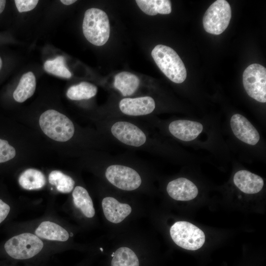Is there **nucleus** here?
I'll use <instances>...</instances> for the list:
<instances>
[{
    "label": "nucleus",
    "instance_id": "obj_1",
    "mask_svg": "<svg viewBox=\"0 0 266 266\" xmlns=\"http://www.w3.org/2000/svg\"><path fill=\"white\" fill-rule=\"evenodd\" d=\"M94 161L104 178L112 185L126 191H133L142 185V161L126 155H112L106 151L96 155Z\"/></svg>",
    "mask_w": 266,
    "mask_h": 266
},
{
    "label": "nucleus",
    "instance_id": "obj_2",
    "mask_svg": "<svg viewBox=\"0 0 266 266\" xmlns=\"http://www.w3.org/2000/svg\"><path fill=\"white\" fill-rule=\"evenodd\" d=\"M39 124L47 136L57 141H67L76 133L73 122L65 115L54 109L44 112L39 117Z\"/></svg>",
    "mask_w": 266,
    "mask_h": 266
},
{
    "label": "nucleus",
    "instance_id": "obj_3",
    "mask_svg": "<svg viewBox=\"0 0 266 266\" xmlns=\"http://www.w3.org/2000/svg\"><path fill=\"white\" fill-rule=\"evenodd\" d=\"M151 55L158 67L169 80L177 84L185 81L187 76L185 66L173 49L159 44L152 50Z\"/></svg>",
    "mask_w": 266,
    "mask_h": 266
},
{
    "label": "nucleus",
    "instance_id": "obj_4",
    "mask_svg": "<svg viewBox=\"0 0 266 266\" xmlns=\"http://www.w3.org/2000/svg\"><path fill=\"white\" fill-rule=\"evenodd\" d=\"M82 29L83 34L92 44L102 46L105 44L110 35V25L108 16L103 10L92 8L84 14Z\"/></svg>",
    "mask_w": 266,
    "mask_h": 266
},
{
    "label": "nucleus",
    "instance_id": "obj_5",
    "mask_svg": "<svg viewBox=\"0 0 266 266\" xmlns=\"http://www.w3.org/2000/svg\"><path fill=\"white\" fill-rule=\"evenodd\" d=\"M4 249L11 257L17 260H25L33 257L42 249L43 243L36 235L25 233L8 239Z\"/></svg>",
    "mask_w": 266,
    "mask_h": 266
},
{
    "label": "nucleus",
    "instance_id": "obj_6",
    "mask_svg": "<svg viewBox=\"0 0 266 266\" xmlns=\"http://www.w3.org/2000/svg\"><path fill=\"white\" fill-rule=\"evenodd\" d=\"M169 232L174 243L187 250H198L203 246L205 242L204 233L188 222H175L171 227Z\"/></svg>",
    "mask_w": 266,
    "mask_h": 266
},
{
    "label": "nucleus",
    "instance_id": "obj_7",
    "mask_svg": "<svg viewBox=\"0 0 266 266\" xmlns=\"http://www.w3.org/2000/svg\"><path fill=\"white\" fill-rule=\"evenodd\" d=\"M231 17L232 10L228 2L225 0H216L203 16V28L209 33L220 34L228 27Z\"/></svg>",
    "mask_w": 266,
    "mask_h": 266
},
{
    "label": "nucleus",
    "instance_id": "obj_8",
    "mask_svg": "<svg viewBox=\"0 0 266 266\" xmlns=\"http://www.w3.org/2000/svg\"><path fill=\"white\" fill-rule=\"evenodd\" d=\"M243 84L247 94L260 102H266V69L263 66L249 65L243 73Z\"/></svg>",
    "mask_w": 266,
    "mask_h": 266
},
{
    "label": "nucleus",
    "instance_id": "obj_9",
    "mask_svg": "<svg viewBox=\"0 0 266 266\" xmlns=\"http://www.w3.org/2000/svg\"><path fill=\"white\" fill-rule=\"evenodd\" d=\"M230 125L233 134L240 140L252 145L259 142L260 136L258 132L242 115H233L231 118Z\"/></svg>",
    "mask_w": 266,
    "mask_h": 266
},
{
    "label": "nucleus",
    "instance_id": "obj_10",
    "mask_svg": "<svg viewBox=\"0 0 266 266\" xmlns=\"http://www.w3.org/2000/svg\"><path fill=\"white\" fill-rule=\"evenodd\" d=\"M169 134L182 141H189L196 139L203 127L198 122L187 120H176L170 122L167 126Z\"/></svg>",
    "mask_w": 266,
    "mask_h": 266
},
{
    "label": "nucleus",
    "instance_id": "obj_11",
    "mask_svg": "<svg viewBox=\"0 0 266 266\" xmlns=\"http://www.w3.org/2000/svg\"><path fill=\"white\" fill-rule=\"evenodd\" d=\"M166 190L168 195L176 200H190L195 199L198 194V189L196 185L184 177L169 181Z\"/></svg>",
    "mask_w": 266,
    "mask_h": 266
},
{
    "label": "nucleus",
    "instance_id": "obj_12",
    "mask_svg": "<svg viewBox=\"0 0 266 266\" xmlns=\"http://www.w3.org/2000/svg\"><path fill=\"white\" fill-rule=\"evenodd\" d=\"M102 207L106 219L115 224L121 222L132 212V208L129 204L121 203L112 197L103 199Z\"/></svg>",
    "mask_w": 266,
    "mask_h": 266
},
{
    "label": "nucleus",
    "instance_id": "obj_13",
    "mask_svg": "<svg viewBox=\"0 0 266 266\" xmlns=\"http://www.w3.org/2000/svg\"><path fill=\"white\" fill-rule=\"evenodd\" d=\"M235 185L242 192L253 194L259 192L264 186V180L260 176L248 170H240L233 176Z\"/></svg>",
    "mask_w": 266,
    "mask_h": 266
},
{
    "label": "nucleus",
    "instance_id": "obj_14",
    "mask_svg": "<svg viewBox=\"0 0 266 266\" xmlns=\"http://www.w3.org/2000/svg\"><path fill=\"white\" fill-rule=\"evenodd\" d=\"M38 237L50 240L66 241L69 238L68 232L62 227L54 222H42L35 231Z\"/></svg>",
    "mask_w": 266,
    "mask_h": 266
},
{
    "label": "nucleus",
    "instance_id": "obj_15",
    "mask_svg": "<svg viewBox=\"0 0 266 266\" xmlns=\"http://www.w3.org/2000/svg\"><path fill=\"white\" fill-rule=\"evenodd\" d=\"M139 84L140 80L136 75L124 71L115 75L113 86L123 97H129L136 92Z\"/></svg>",
    "mask_w": 266,
    "mask_h": 266
},
{
    "label": "nucleus",
    "instance_id": "obj_16",
    "mask_svg": "<svg viewBox=\"0 0 266 266\" xmlns=\"http://www.w3.org/2000/svg\"><path fill=\"white\" fill-rule=\"evenodd\" d=\"M35 88L36 79L34 74L31 71L25 73L22 76L13 92V98L18 102H23L33 95Z\"/></svg>",
    "mask_w": 266,
    "mask_h": 266
},
{
    "label": "nucleus",
    "instance_id": "obj_17",
    "mask_svg": "<svg viewBox=\"0 0 266 266\" xmlns=\"http://www.w3.org/2000/svg\"><path fill=\"white\" fill-rule=\"evenodd\" d=\"M73 201L76 207L88 218L94 216L95 211L92 200L87 190L80 186H76L72 194Z\"/></svg>",
    "mask_w": 266,
    "mask_h": 266
},
{
    "label": "nucleus",
    "instance_id": "obj_18",
    "mask_svg": "<svg viewBox=\"0 0 266 266\" xmlns=\"http://www.w3.org/2000/svg\"><path fill=\"white\" fill-rule=\"evenodd\" d=\"M18 181L20 185L26 190H37L44 186L46 178L40 171L29 168L21 174Z\"/></svg>",
    "mask_w": 266,
    "mask_h": 266
},
{
    "label": "nucleus",
    "instance_id": "obj_19",
    "mask_svg": "<svg viewBox=\"0 0 266 266\" xmlns=\"http://www.w3.org/2000/svg\"><path fill=\"white\" fill-rule=\"evenodd\" d=\"M140 9L149 15H156L158 13L168 14L171 12V4L168 0H136Z\"/></svg>",
    "mask_w": 266,
    "mask_h": 266
},
{
    "label": "nucleus",
    "instance_id": "obj_20",
    "mask_svg": "<svg viewBox=\"0 0 266 266\" xmlns=\"http://www.w3.org/2000/svg\"><path fill=\"white\" fill-rule=\"evenodd\" d=\"M98 88L95 85L87 82L70 86L66 92L67 97L73 100L90 99L96 96Z\"/></svg>",
    "mask_w": 266,
    "mask_h": 266
},
{
    "label": "nucleus",
    "instance_id": "obj_21",
    "mask_svg": "<svg viewBox=\"0 0 266 266\" xmlns=\"http://www.w3.org/2000/svg\"><path fill=\"white\" fill-rule=\"evenodd\" d=\"M48 180L59 192L63 193L71 192L75 185L74 180L70 176L59 170L52 171L49 174Z\"/></svg>",
    "mask_w": 266,
    "mask_h": 266
},
{
    "label": "nucleus",
    "instance_id": "obj_22",
    "mask_svg": "<svg viewBox=\"0 0 266 266\" xmlns=\"http://www.w3.org/2000/svg\"><path fill=\"white\" fill-rule=\"evenodd\" d=\"M111 266H139V261L132 250L122 247L114 253Z\"/></svg>",
    "mask_w": 266,
    "mask_h": 266
},
{
    "label": "nucleus",
    "instance_id": "obj_23",
    "mask_svg": "<svg viewBox=\"0 0 266 266\" xmlns=\"http://www.w3.org/2000/svg\"><path fill=\"white\" fill-rule=\"evenodd\" d=\"M43 66L46 72L54 75L65 78H69L71 76L63 56H58L53 60L45 61Z\"/></svg>",
    "mask_w": 266,
    "mask_h": 266
},
{
    "label": "nucleus",
    "instance_id": "obj_24",
    "mask_svg": "<svg viewBox=\"0 0 266 266\" xmlns=\"http://www.w3.org/2000/svg\"><path fill=\"white\" fill-rule=\"evenodd\" d=\"M15 155V148L7 140L0 138V163L12 159Z\"/></svg>",
    "mask_w": 266,
    "mask_h": 266
},
{
    "label": "nucleus",
    "instance_id": "obj_25",
    "mask_svg": "<svg viewBox=\"0 0 266 266\" xmlns=\"http://www.w3.org/2000/svg\"><path fill=\"white\" fill-rule=\"evenodd\" d=\"M16 7L19 12L33 10L38 3V0H15Z\"/></svg>",
    "mask_w": 266,
    "mask_h": 266
},
{
    "label": "nucleus",
    "instance_id": "obj_26",
    "mask_svg": "<svg viewBox=\"0 0 266 266\" xmlns=\"http://www.w3.org/2000/svg\"><path fill=\"white\" fill-rule=\"evenodd\" d=\"M10 209L9 205L0 199V224L6 218Z\"/></svg>",
    "mask_w": 266,
    "mask_h": 266
},
{
    "label": "nucleus",
    "instance_id": "obj_27",
    "mask_svg": "<svg viewBox=\"0 0 266 266\" xmlns=\"http://www.w3.org/2000/svg\"><path fill=\"white\" fill-rule=\"evenodd\" d=\"M76 0H61V2L66 5H70L76 2Z\"/></svg>",
    "mask_w": 266,
    "mask_h": 266
},
{
    "label": "nucleus",
    "instance_id": "obj_28",
    "mask_svg": "<svg viewBox=\"0 0 266 266\" xmlns=\"http://www.w3.org/2000/svg\"><path fill=\"white\" fill-rule=\"evenodd\" d=\"M6 1L4 0H0V14L4 9Z\"/></svg>",
    "mask_w": 266,
    "mask_h": 266
},
{
    "label": "nucleus",
    "instance_id": "obj_29",
    "mask_svg": "<svg viewBox=\"0 0 266 266\" xmlns=\"http://www.w3.org/2000/svg\"><path fill=\"white\" fill-rule=\"evenodd\" d=\"M2 66V60L1 58L0 57V69H1Z\"/></svg>",
    "mask_w": 266,
    "mask_h": 266
},
{
    "label": "nucleus",
    "instance_id": "obj_30",
    "mask_svg": "<svg viewBox=\"0 0 266 266\" xmlns=\"http://www.w3.org/2000/svg\"><path fill=\"white\" fill-rule=\"evenodd\" d=\"M70 236H73V233H70Z\"/></svg>",
    "mask_w": 266,
    "mask_h": 266
},
{
    "label": "nucleus",
    "instance_id": "obj_31",
    "mask_svg": "<svg viewBox=\"0 0 266 266\" xmlns=\"http://www.w3.org/2000/svg\"><path fill=\"white\" fill-rule=\"evenodd\" d=\"M100 250L101 251H103V249H102L101 248H100Z\"/></svg>",
    "mask_w": 266,
    "mask_h": 266
}]
</instances>
